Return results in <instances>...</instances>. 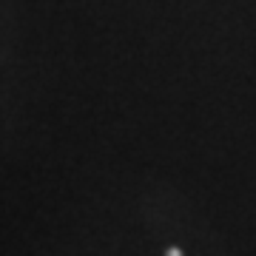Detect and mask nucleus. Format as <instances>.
I'll list each match as a JSON object with an SVG mask.
<instances>
[{
  "label": "nucleus",
  "instance_id": "obj_1",
  "mask_svg": "<svg viewBox=\"0 0 256 256\" xmlns=\"http://www.w3.org/2000/svg\"><path fill=\"white\" fill-rule=\"evenodd\" d=\"M168 256H180V250H176V248H171V250H168Z\"/></svg>",
  "mask_w": 256,
  "mask_h": 256
}]
</instances>
